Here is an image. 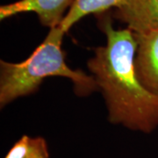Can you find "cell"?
I'll use <instances>...</instances> for the list:
<instances>
[{"label": "cell", "mask_w": 158, "mask_h": 158, "mask_svg": "<svg viewBox=\"0 0 158 158\" xmlns=\"http://www.w3.org/2000/svg\"><path fill=\"white\" fill-rule=\"evenodd\" d=\"M114 13L135 34L158 30V0H126Z\"/></svg>", "instance_id": "cell-5"}, {"label": "cell", "mask_w": 158, "mask_h": 158, "mask_svg": "<svg viewBox=\"0 0 158 158\" xmlns=\"http://www.w3.org/2000/svg\"><path fill=\"white\" fill-rule=\"evenodd\" d=\"M97 16L106 43L94 50L87 67L105 98L108 120L150 134L158 127V96L149 92L137 77L135 34L127 27L114 28L107 12Z\"/></svg>", "instance_id": "cell-1"}, {"label": "cell", "mask_w": 158, "mask_h": 158, "mask_svg": "<svg viewBox=\"0 0 158 158\" xmlns=\"http://www.w3.org/2000/svg\"><path fill=\"white\" fill-rule=\"evenodd\" d=\"M135 67L141 84L158 96V30L135 34Z\"/></svg>", "instance_id": "cell-4"}, {"label": "cell", "mask_w": 158, "mask_h": 158, "mask_svg": "<svg viewBox=\"0 0 158 158\" xmlns=\"http://www.w3.org/2000/svg\"><path fill=\"white\" fill-rule=\"evenodd\" d=\"M43 140L42 137L32 138L24 135L11 146L5 158H32Z\"/></svg>", "instance_id": "cell-7"}, {"label": "cell", "mask_w": 158, "mask_h": 158, "mask_svg": "<svg viewBox=\"0 0 158 158\" xmlns=\"http://www.w3.org/2000/svg\"><path fill=\"white\" fill-rule=\"evenodd\" d=\"M126 0H74L70 9L61 23L63 31L68 32L77 23L88 15H98L117 9Z\"/></svg>", "instance_id": "cell-6"}, {"label": "cell", "mask_w": 158, "mask_h": 158, "mask_svg": "<svg viewBox=\"0 0 158 158\" xmlns=\"http://www.w3.org/2000/svg\"><path fill=\"white\" fill-rule=\"evenodd\" d=\"M32 158H49L48 144H47V141H46L45 139L40 143V145L38 148L37 151H36V153L34 154V156Z\"/></svg>", "instance_id": "cell-8"}, {"label": "cell", "mask_w": 158, "mask_h": 158, "mask_svg": "<svg viewBox=\"0 0 158 158\" xmlns=\"http://www.w3.org/2000/svg\"><path fill=\"white\" fill-rule=\"evenodd\" d=\"M66 33L59 26L49 29L44 40L25 61L0 62V106H6L19 98L28 96L39 89L43 80L59 77L69 79L75 93L86 97L98 90L91 75L69 67L62 49Z\"/></svg>", "instance_id": "cell-2"}, {"label": "cell", "mask_w": 158, "mask_h": 158, "mask_svg": "<svg viewBox=\"0 0 158 158\" xmlns=\"http://www.w3.org/2000/svg\"><path fill=\"white\" fill-rule=\"evenodd\" d=\"M74 3V0H18L0 7V19L20 13L34 12L46 27H59Z\"/></svg>", "instance_id": "cell-3"}]
</instances>
